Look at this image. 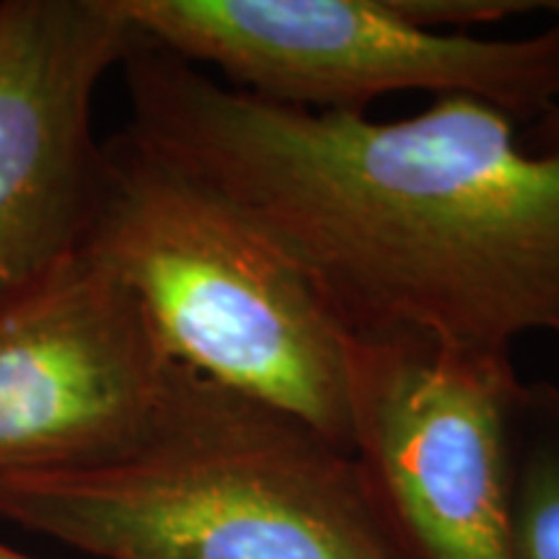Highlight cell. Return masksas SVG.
I'll return each instance as SVG.
<instances>
[{
	"mask_svg": "<svg viewBox=\"0 0 559 559\" xmlns=\"http://www.w3.org/2000/svg\"><path fill=\"white\" fill-rule=\"evenodd\" d=\"M81 247L128 285L174 360L349 451L347 332L213 181L124 128L102 143Z\"/></svg>",
	"mask_w": 559,
	"mask_h": 559,
	"instance_id": "3957f363",
	"label": "cell"
},
{
	"mask_svg": "<svg viewBox=\"0 0 559 559\" xmlns=\"http://www.w3.org/2000/svg\"><path fill=\"white\" fill-rule=\"evenodd\" d=\"M0 559H34V557L21 555V551H16L13 547H9V544L0 542Z\"/></svg>",
	"mask_w": 559,
	"mask_h": 559,
	"instance_id": "30bf717a",
	"label": "cell"
},
{
	"mask_svg": "<svg viewBox=\"0 0 559 559\" xmlns=\"http://www.w3.org/2000/svg\"><path fill=\"white\" fill-rule=\"evenodd\" d=\"M523 148L534 156H557L559 153V96L539 120L521 132Z\"/></svg>",
	"mask_w": 559,
	"mask_h": 559,
	"instance_id": "9c48e42d",
	"label": "cell"
},
{
	"mask_svg": "<svg viewBox=\"0 0 559 559\" xmlns=\"http://www.w3.org/2000/svg\"><path fill=\"white\" fill-rule=\"evenodd\" d=\"M140 34L254 99L366 115L423 91L472 96L521 128L559 96V19L519 39L428 32L389 0H122Z\"/></svg>",
	"mask_w": 559,
	"mask_h": 559,
	"instance_id": "277c9868",
	"label": "cell"
},
{
	"mask_svg": "<svg viewBox=\"0 0 559 559\" xmlns=\"http://www.w3.org/2000/svg\"><path fill=\"white\" fill-rule=\"evenodd\" d=\"M0 519L99 559H404L353 453L194 370L124 456L0 477Z\"/></svg>",
	"mask_w": 559,
	"mask_h": 559,
	"instance_id": "7a4b0ae2",
	"label": "cell"
},
{
	"mask_svg": "<svg viewBox=\"0 0 559 559\" xmlns=\"http://www.w3.org/2000/svg\"><path fill=\"white\" fill-rule=\"evenodd\" d=\"M187 370L132 290L86 249L0 296V477L138 449Z\"/></svg>",
	"mask_w": 559,
	"mask_h": 559,
	"instance_id": "8992f818",
	"label": "cell"
},
{
	"mask_svg": "<svg viewBox=\"0 0 559 559\" xmlns=\"http://www.w3.org/2000/svg\"><path fill=\"white\" fill-rule=\"evenodd\" d=\"M349 453L404 559H521L510 353L347 337Z\"/></svg>",
	"mask_w": 559,
	"mask_h": 559,
	"instance_id": "5b68a950",
	"label": "cell"
},
{
	"mask_svg": "<svg viewBox=\"0 0 559 559\" xmlns=\"http://www.w3.org/2000/svg\"><path fill=\"white\" fill-rule=\"evenodd\" d=\"M515 539L521 559H559V386L526 383L515 432Z\"/></svg>",
	"mask_w": 559,
	"mask_h": 559,
	"instance_id": "ba28073f",
	"label": "cell"
},
{
	"mask_svg": "<svg viewBox=\"0 0 559 559\" xmlns=\"http://www.w3.org/2000/svg\"><path fill=\"white\" fill-rule=\"evenodd\" d=\"M145 41L122 0L0 3V296L81 249L96 88Z\"/></svg>",
	"mask_w": 559,
	"mask_h": 559,
	"instance_id": "52a82bcc",
	"label": "cell"
},
{
	"mask_svg": "<svg viewBox=\"0 0 559 559\" xmlns=\"http://www.w3.org/2000/svg\"><path fill=\"white\" fill-rule=\"evenodd\" d=\"M128 130L236 200L347 337L510 353L559 334V153L472 96L412 117L280 107L140 45Z\"/></svg>",
	"mask_w": 559,
	"mask_h": 559,
	"instance_id": "6da1fadb",
	"label": "cell"
}]
</instances>
